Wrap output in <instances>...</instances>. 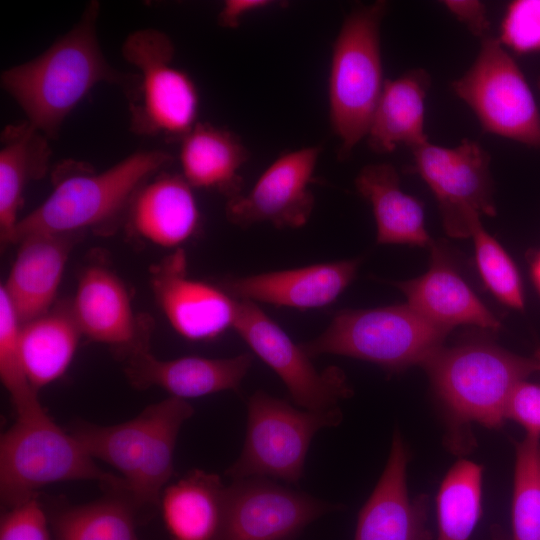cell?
Returning a JSON list of instances; mask_svg holds the SVG:
<instances>
[{"label": "cell", "instance_id": "1", "mask_svg": "<svg viewBox=\"0 0 540 540\" xmlns=\"http://www.w3.org/2000/svg\"><path fill=\"white\" fill-rule=\"evenodd\" d=\"M100 4L90 2L81 19L36 58L1 74V86L48 139H56L71 111L101 82L127 95L137 74L121 72L104 57L96 34Z\"/></svg>", "mask_w": 540, "mask_h": 540}, {"label": "cell", "instance_id": "42", "mask_svg": "<svg viewBox=\"0 0 540 540\" xmlns=\"http://www.w3.org/2000/svg\"><path fill=\"white\" fill-rule=\"evenodd\" d=\"M538 86H540V79H539V82H538Z\"/></svg>", "mask_w": 540, "mask_h": 540}, {"label": "cell", "instance_id": "25", "mask_svg": "<svg viewBox=\"0 0 540 540\" xmlns=\"http://www.w3.org/2000/svg\"><path fill=\"white\" fill-rule=\"evenodd\" d=\"M179 159L182 176L193 188L216 190L228 200L242 194L239 170L249 152L233 132L197 122L181 139Z\"/></svg>", "mask_w": 540, "mask_h": 540}, {"label": "cell", "instance_id": "23", "mask_svg": "<svg viewBox=\"0 0 540 540\" xmlns=\"http://www.w3.org/2000/svg\"><path fill=\"white\" fill-rule=\"evenodd\" d=\"M226 495L221 478L200 469L166 486L159 505L170 540H221Z\"/></svg>", "mask_w": 540, "mask_h": 540}, {"label": "cell", "instance_id": "24", "mask_svg": "<svg viewBox=\"0 0 540 540\" xmlns=\"http://www.w3.org/2000/svg\"><path fill=\"white\" fill-rule=\"evenodd\" d=\"M431 77L413 68L385 84L375 109L367 143L376 153H390L399 145L410 149L429 141L425 133V99Z\"/></svg>", "mask_w": 540, "mask_h": 540}, {"label": "cell", "instance_id": "28", "mask_svg": "<svg viewBox=\"0 0 540 540\" xmlns=\"http://www.w3.org/2000/svg\"><path fill=\"white\" fill-rule=\"evenodd\" d=\"M82 332L71 306L61 305L20 324L18 345L32 387L38 392L69 368Z\"/></svg>", "mask_w": 540, "mask_h": 540}, {"label": "cell", "instance_id": "3", "mask_svg": "<svg viewBox=\"0 0 540 540\" xmlns=\"http://www.w3.org/2000/svg\"><path fill=\"white\" fill-rule=\"evenodd\" d=\"M194 409L188 400L169 397L116 425L77 421L71 433L87 452L119 472L125 495L141 511L159 505L174 472V452L182 425Z\"/></svg>", "mask_w": 540, "mask_h": 540}, {"label": "cell", "instance_id": "18", "mask_svg": "<svg viewBox=\"0 0 540 540\" xmlns=\"http://www.w3.org/2000/svg\"><path fill=\"white\" fill-rule=\"evenodd\" d=\"M359 260L230 277L223 290L236 300L269 303L299 310L326 306L354 280Z\"/></svg>", "mask_w": 540, "mask_h": 540}, {"label": "cell", "instance_id": "43", "mask_svg": "<svg viewBox=\"0 0 540 540\" xmlns=\"http://www.w3.org/2000/svg\"><path fill=\"white\" fill-rule=\"evenodd\" d=\"M538 87H539V89H540V86H538Z\"/></svg>", "mask_w": 540, "mask_h": 540}, {"label": "cell", "instance_id": "14", "mask_svg": "<svg viewBox=\"0 0 540 540\" xmlns=\"http://www.w3.org/2000/svg\"><path fill=\"white\" fill-rule=\"evenodd\" d=\"M321 146L300 148L278 157L253 188L227 201V219L242 228L269 222L277 228H299L314 207L309 190Z\"/></svg>", "mask_w": 540, "mask_h": 540}, {"label": "cell", "instance_id": "19", "mask_svg": "<svg viewBox=\"0 0 540 540\" xmlns=\"http://www.w3.org/2000/svg\"><path fill=\"white\" fill-rule=\"evenodd\" d=\"M70 306L82 335L89 339L109 345L126 358L148 348L128 292L111 270L101 266L84 270Z\"/></svg>", "mask_w": 540, "mask_h": 540}, {"label": "cell", "instance_id": "35", "mask_svg": "<svg viewBox=\"0 0 540 540\" xmlns=\"http://www.w3.org/2000/svg\"><path fill=\"white\" fill-rule=\"evenodd\" d=\"M0 540H53L49 516L37 496L5 508Z\"/></svg>", "mask_w": 540, "mask_h": 540}, {"label": "cell", "instance_id": "27", "mask_svg": "<svg viewBox=\"0 0 540 540\" xmlns=\"http://www.w3.org/2000/svg\"><path fill=\"white\" fill-rule=\"evenodd\" d=\"M48 140L27 121L8 125L1 133L0 235L4 244L19 221L26 186L47 171L51 156Z\"/></svg>", "mask_w": 540, "mask_h": 540}, {"label": "cell", "instance_id": "15", "mask_svg": "<svg viewBox=\"0 0 540 540\" xmlns=\"http://www.w3.org/2000/svg\"><path fill=\"white\" fill-rule=\"evenodd\" d=\"M151 287L171 326L186 339L209 340L233 328L237 300L223 289L190 279L182 248L151 270Z\"/></svg>", "mask_w": 540, "mask_h": 540}, {"label": "cell", "instance_id": "17", "mask_svg": "<svg viewBox=\"0 0 540 540\" xmlns=\"http://www.w3.org/2000/svg\"><path fill=\"white\" fill-rule=\"evenodd\" d=\"M252 361L250 353L229 358L186 356L162 360L144 348L126 358L124 371L137 389L158 387L171 397L187 400L222 391H237Z\"/></svg>", "mask_w": 540, "mask_h": 540}, {"label": "cell", "instance_id": "37", "mask_svg": "<svg viewBox=\"0 0 540 540\" xmlns=\"http://www.w3.org/2000/svg\"><path fill=\"white\" fill-rule=\"evenodd\" d=\"M442 5L480 40L490 36L486 5L478 0H446Z\"/></svg>", "mask_w": 540, "mask_h": 540}, {"label": "cell", "instance_id": "34", "mask_svg": "<svg viewBox=\"0 0 540 540\" xmlns=\"http://www.w3.org/2000/svg\"><path fill=\"white\" fill-rule=\"evenodd\" d=\"M519 54L540 50V0H516L506 10L499 38Z\"/></svg>", "mask_w": 540, "mask_h": 540}, {"label": "cell", "instance_id": "7", "mask_svg": "<svg viewBox=\"0 0 540 540\" xmlns=\"http://www.w3.org/2000/svg\"><path fill=\"white\" fill-rule=\"evenodd\" d=\"M448 333L406 303L341 310L322 334L300 346L310 358L342 355L401 371L422 365L443 346Z\"/></svg>", "mask_w": 540, "mask_h": 540}, {"label": "cell", "instance_id": "31", "mask_svg": "<svg viewBox=\"0 0 540 540\" xmlns=\"http://www.w3.org/2000/svg\"><path fill=\"white\" fill-rule=\"evenodd\" d=\"M511 522V540H540V437L516 444Z\"/></svg>", "mask_w": 540, "mask_h": 540}, {"label": "cell", "instance_id": "36", "mask_svg": "<svg viewBox=\"0 0 540 540\" xmlns=\"http://www.w3.org/2000/svg\"><path fill=\"white\" fill-rule=\"evenodd\" d=\"M506 419L520 424L526 435L540 437V385L525 380L512 391L506 405Z\"/></svg>", "mask_w": 540, "mask_h": 540}, {"label": "cell", "instance_id": "39", "mask_svg": "<svg viewBox=\"0 0 540 540\" xmlns=\"http://www.w3.org/2000/svg\"><path fill=\"white\" fill-rule=\"evenodd\" d=\"M531 274L537 289L540 292V253L533 259L531 265Z\"/></svg>", "mask_w": 540, "mask_h": 540}, {"label": "cell", "instance_id": "38", "mask_svg": "<svg viewBox=\"0 0 540 540\" xmlns=\"http://www.w3.org/2000/svg\"><path fill=\"white\" fill-rule=\"evenodd\" d=\"M268 0H227L218 15V24L223 28H237L243 17L253 11L274 5Z\"/></svg>", "mask_w": 540, "mask_h": 540}, {"label": "cell", "instance_id": "8", "mask_svg": "<svg viewBox=\"0 0 540 540\" xmlns=\"http://www.w3.org/2000/svg\"><path fill=\"white\" fill-rule=\"evenodd\" d=\"M174 53L170 37L155 28L132 32L122 45L123 58L137 69L136 85L126 95L136 134L181 141L197 123L198 90L172 66Z\"/></svg>", "mask_w": 540, "mask_h": 540}, {"label": "cell", "instance_id": "26", "mask_svg": "<svg viewBox=\"0 0 540 540\" xmlns=\"http://www.w3.org/2000/svg\"><path fill=\"white\" fill-rule=\"evenodd\" d=\"M357 191L373 209L377 243L431 246L422 203L400 186L395 167L389 163L364 166L355 179Z\"/></svg>", "mask_w": 540, "mask_h": 540}, {"label": "cell", "instance_id": "13", "mask_svg": "<svg viewBox=\"0 0 540 540\" xmlns=\"http://www.w3.org/2000/svg\"><path fill=\"white\" fill-rule=\"evenodd\" d=\"M340 507L269 478L236 479L227 486L221 540H292Z\"/></svg>", "mask_w": 540, "mask_h": 540}, {"label": "cell", "instance_id": "30", "mask_svg": "<svg viewBox=\"0 0 540 540\" xmlns=\"http://www.w3.org/2000/svg\"><path fill=\"white\" fill-rule=\"evenodd\" d=\"M482 467L461 459L447 472L436 497L435 540H471L482 514Z\"/></svg>", "mask_w": 540, "mask_h": 540}, {"label": "cell", "instance_id": "6", "mask_svg": "<svg viewBox=\"0 0 540 540\" xmlns=\"http://www.w3.org/2000/svg\"><path fill=\"white\" fill-rule=\"evenodd\" d=\"M386 1L353 9L335 39L328 81L333 132L340 139L338 158H348L367 136L385 80L380 28Z\"/></svg>", "mask_w": 540, "mask_h": 540}, {"label": "cell", "instance_id": "21", "mask_svg": "<svg viewBox=\"0 0 540 540\" xmlns=\"http://www.w3.org/2000/svg\"><path fill=\"white\" fill-rule=\"evenodd\" d=\"M431 264L422 276L396 283L407 304L436 326L450 331L458 325L497 330L500 323L481 302L445 253L432 244Z\"/></svg>", "mask_w": 540, "mask_h": 540}, {"label": "cell", "instance_id": "22", "mask_svg": "<svg viewBox=\"0 0 540 540\" xmlns=\"http://www.w3.org/2000/svg\"><path fill=\"white\" fill-rule=\"evenodd\" d=\"M192 188L178 174L162 173L146 182L128 210L132 229L161 247L174 248L187 241L200 223Z\"/></svg>", "mask_w": 540, "mask_h": 540}, {"label": "cell", "instance_id": "11", "mask_svg": "<svg viewBox=\"0 0 540 540\" xmlns=\"http://www.w3.org/2000/svg\"><path fill=\"white\" fill-rule=\"evenodd\" d=\"M411 151L414 170L434 194L447 234L471 237L481 215H496L491 158L480 144L463 139L443 147L427 141Z\"/></svg>", "mask_w": 540, "mask_h": 540}, {"label": "cell", "instance_id": "12", "mask_svg": "<svg viewBox=\"0 0 540 540\" xmlns=\"http://www.w3.org/2000/svg\"><path fill=\"white\" fill-rule=\"evenodd\" d=\"M233 328L280 377L298 407L311 411L330 410L352 396L353 390L340 368L331 366L318 371L300 344L257 303L237 300Z\"/></svg>", "mask_w": 540, "mask_h": 540}, {"label": "cell", "instance_id": "4", "mask_svg": "<svg viewBox=\"0 0 540 540\" xmlns=\"http://www.w3.org/2000/svg\"><path fill=\"white\" fill-rule=\"evenodd\" d=\"M173 161L162 150L139 151L100 173L77 164L59 174L50 195L19 219L8 243L34 233H82L112 223L151 177Z\"/></svg>", "mask_w": 540, "mask_h": 540}, {"label": "cell", "instance_id": "29", "mask_svg": "<svg viewBox=\"0 0 540 540\" xmlns=\"http://www.w3.org/2000/svg\"><path fill=\"white\" fill-rule=\"evenodd\" d=\"M139 510L121 493L57 508L49 515L53 540H141Z\"/></svg>", "mask_w": 540, "mask_h": 540}, {"label": "cell", "instance_id": "33", "mask_svg": "<svg viewBox=\"0 0 540 540\" xmlns=\"http://www.w3.org/2000/svg\"><path fill=\"white\" fill-rule=\"evenodd\" d=\"M20 322L0 286V378L16 413L39 403L38 392L25 372L18 345Z\"/></svg>", "mask_w": 540, "mask_h": 540}, {"label": "cell", "instance_id": "10", "mask_svg": "<svg viewBox=\"0 0 540 540\" xmlns=\"http://www.w3.org/2000/svg\"><path fill=\"white\" fill-rule=\"evenodd\" d=\"M487 133L540 149V111L520 67L499 38L481 40L470 68L451 83Z\"/></svg>", "mask_w": 540, "mask_h": 540}, {"label": "cell", "instance_id": "40", "mask_svg": "<svg viewBox=\"0 0 540 540\" xmlns=\"http://www.w3.org/2000/svg\"><path fill=\"white\" fill-rule=\"evenodd\" d=\"M489 540H510L498 527H493Z\"/></svg>", "mask_w": 540, "mask_h": 540}, {"label": "cell", "instance_id": "16", "mask_svg": "<svg viewBox=\"0 0 540 540\" xmlns=\"http://www.w3.org/2000/svg\"><path fill=\"white\" fill-rule=\"evenodd\" d=\"M408 461V449L395 431L382 475L358 514L354 540H432L428 497L411 498L408 492Z\"/></svg>", "mask_w": 540, "mask_h": 540}, {"label": "cell", "instance_id": "9", "mask_svg": "<svg viewBox=\"0 0 540 540\" xmlns=\"http://www.w3.org/2000/svg\"><path fill=\"white\" fill-rule=\"evenodd\" d=\"M339 407L325 411L299 409L264 391L255 392L247 404L243 449L226 470L232 480L249 477L298 483L315 434L342 421Z\"/></svg>", "mask_w": 540, "mask_h": 540}, {"label": "cell", "instance_id": "20", "mask_svg": "<svg viewBox=\"0 0 540 540\" xmlns=\"http://www.w3.org/2000/svg\"><path fill=\"white\" fill-rule=\"evenodd\" d=\"M81 233H34L23 237L4 285L12 308L24 324L50 310L65 265Z\"/></svg>", "mask_w": 540, "mask_h": 540}, {"label": "cell", "instance_id": "5", "mask_svg": "<svg viewBox=\"0 0 540 540\" xmlns=\"http://www.w3.org/2000/svg\"><path fill=\"white\" fill-rule=\"evenodd\" d=\"M97 481L108 492L125 494L120 476L105 472L79 440L58 426L38 403L17 413L0 439V497L9 508L51 484Z\"/></svg>", "mask_w": 540, "mask_h": 540}, {"label": "cell", "instance_id": "41", "mask_svg": "<svg viewBox=\"0 0 540 540\" xmlns=\"http://www.w3.org/2000/svg\"><path fill=\"white\" fill-rule=\"evenodd\" d=\"M534 358L537 360V362L539 364V369H540V348L536 350Z\"/></svg>", "mask_w": 540, "mask_h": 540}, {"label": "cell", "instance_id": "32", "mask_svg": "<svg viewBox=\"0 0 540 540\" xmlns=\"http://www.w3.org/2000/svg\"><path fill=\"white\" fill-rule=\"evenodd\" d=\"M475 258L481 278L490 292L505 305L524 309V294L518 269L500 243L483 227L480 219L472 228Z\"/></svg>", "mask_w": 540, "mask_h": 540}, {"label": "cell", "instance_id": "2", "mask_svg": "<svg viewBox=\"0 0 540 540\" xmlns=\"http://www.w3.org/2000/svg\"><path fill=\"white\" fill-rule=\"evenodd\" d=\"M421 366L443 407L445 442L455 454L472 449V424L501 428L514 388L540 370L535 358L516 355L486 341L442 346Z\"/></svg>", "mask_w": 540, "mask_h": 540}]
</instances>
